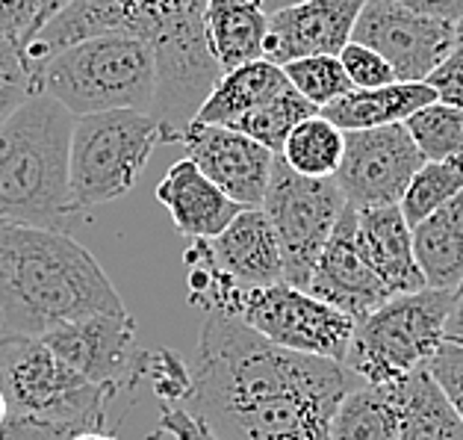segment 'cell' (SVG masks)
Masks as SVG:
<instances>
[{
  "label": "cell",
  "mask_w": 463,
  "mask_h": 440,
  "mask_svg": "<svg viewBox=\"0 0 463 440\" xmlns=\"http://www.w3.org/2000/svg\"><path fill=\"white\" fill-rule=\"evenodd\" d=\"M425 83L434 89L439 104L463 110V42L425 77Z\"/></svg>",
  "instance_id": "obj_36"
},
{
  "label": "cell",
  "mask_w": 463,
  "mask_h": 440,
  "mask_svg": "<svg viewBox=\"0 0 463 440\" xmlns=\"http://www.w3.org/2000/svg\"><path fill=\"white\" fill-rule=\"evenodd\" d=\"M345 205L348 201L334 177L298 175L284 157L275 154L272 177L260 207L278 236L287 284L307 290L313 266Z\"/></svg>",
  "instance_id": "obj_10"
},
{
  "label": "cell",
  "mask_w": 463,
  "mask_h": 440,
  "mask_svg": "<svg viewBox=\"0 0 463 440\" xmlns=\"http://www.w3.org/2000/svg\"><path fill=\"white\" fill-rule=\"evenodd\" d=\"M289 81L284 69L278 62L266 60H251L245 65H236L231 72H222L219 83L213 86V92L201 104L195 121L204 124H233L245 112H254L269 100H275L280 92H287Z\"/></svg>",
  "instance_id": "obj_21"
},
{
  "label": "cell",
  "mask_w": 463,
  "mask_h": 440,
  "mask_svg": "<svg viewBox=\"0 0 463 440\" xmlns=\"http://www.w3.org/2000/svg\"><path fill=\"white\" fill-rule=\"evenodd\" d=\"M160 142V128L148 112L112 110L77 116L69 151L71 213L128 196Z\"/></svg>",
  "instance_id": "obj_8"
},
{
  "label": "cell",
  "mask_w": 463,
  "mask_h": 440,
  "mask_svg": "<svg viewBox=\"0 0 463 440\" xmlns=\"http://www.w3.org/2000/svg\"><path fill=\"white\" fill-rule=\"evenodd\" d=\"M124 311L104 266L71 234L0 222V334L42 337L92 313Z\"/></svg>",
  "instance_id": "obj_3"
},
{
  "label": "cell",
  "mask_w": 463,
  "mask_h": 440,
  "mask_svg": "<svg viewBox=\"0 0 463 440\" xmlns=\"http://www.w3.org/2000/svg\"><path fill=\"white\" fill-rule=\"evenodd\" d=\"M413 254L431 290L463 284V193L413 225Z\"/></svg>",
  "instance_id": "obj_22"
},
{
  "label": "cell",
  "mask_w": 463,
  "mask_h": 440,
  "mask_svg": "<svg viewBox=\"0 0 463 440\" xmlns=\"http://www.w3.org/2000/svg\"><path fill=\"white\" fill-rule=\"evenodd\" d=\"M390 4H399V6L413 9V13H422V15L455 21V24L463 21V0H390Z\"/></svg>",
  "instance_id": "obj_39"
},
{
  "label": "cell",
  "mask_w": 463,
  "mask_h": 440,
  "mask_svg": "<svg viewBox=\"0 0 463 440\" xmlns=\"http://www.w3.org/2000/svg\"><path fill=\"white\" fill-rule=\"evenodd\" d=\"M71 4V0H42V6H39V15H36V24H33V33H30V39L33 36H36V33L44 27V24H48V21L56 15V13H60V9H65V6H69ZM27 39V42H30ZM24 42V44H27Z\"/></svg>",
  "instance_id": "obj_41"
},
{
  "label": "cell",
  "mask_w": 463,
  "mask_h": 440,
  "mask_svg": "<svg viewBox=\"0 0 463 440\" xmlns=\"http://www.w3.org/2000/svg\"><path fill=\"white\" fill-rule=\"evenodd\" d=\"M80 432V426L42 420V416L27 414H6L0 420V440H71Z\"/></svg>",
  "instance_id": "obj_35"
},
{
  "label": "cell",
  "mask_w": 463,
  "mask_h": 440,
  "mask_svg": "<svg viewBox=\"0 0 463 440\" xmlns=\"http://www.w3.org/2000/svg\"><path fill=\"white\" fill-rule=\"evenodd\" d=\"M307 292L340 308L354 322L392 299L390 290L381 284V278L372 273L366 257L360 254L357 210L352 205H345L343 216L336 219L331 236H327L319 261L310 273Z\"/></svg>",
  "instance_id": "obj_15"
},
{
  "label": "cell",
  "mask_w": 463,
  "mask_h": 440,
  "mask_svg": "<svg viewBox=\"0 0 463 440\" xmlns=\"http://www.w3.org/2000/svg\"><path fill=\"white\" fill-rule=\"evenodd\" d=\"M357 210V207H354ZM357 245L366 257L372 273L390 290V296L425 290V278L420 273L413 254V228L404 219L399 205L383 207H360L357 210Z\"/></svg>",
  "instance_id": "obj_18"
},
{
  "label": "cell",
  "mask_w": 463,
  "mask_h": 440,
  "mask_svg": "<svg viewBox=\"0 0 463 440\" xmlns=\"http://www.w3.org/2000/svg\"><path fill=\"white\" fill-rule=\"evenodd\" d=\"M204 30L219 69L231 72L263 56L269 13L260 0H207Z\"/></svg>",
  "instance_id": "obj_20"
},
{
  "label": "cell",
  "mask_w": 463,
  "mask_h": 440,
  "mask_svg": "<svg viewBox=\"0 0 463 440\" xmlns=\"http://www.w3.org/2000/svg\"><path fill=\"white\" fill-rule=\"evenodd\" d=\"M460 290H463V284H460Z\"/></svg>",
  "instance_id": "obj_46"
},
{
  "label": "cell",
  "mask_w": 463,
  "mask_h": 440,
  "mask_svg": "<svg viewBox=\"0 0 463 440\" xmlns=\"http://www.w3.org/2000/svg\"><path fill=\"white\" fill-rule=\"evenodd\" d=\"M292 4H298V0H292Z\"/></svg>",
  "instance_id": "obj_45"
},
{
  "label": "cell",
  "mask_w": 463,
  "mask_h": 440,
  "mask_svg": "<svg viewBox=\"0 0 463 440\" xmlns=\"http://www.w3.org/2000/svg\"><path fill=\"white\" fill-rule=\"evenodd\" d=\"M207 0H71L27 44H21L30 77L56 51L83 39L124 33L151 44L156 92L148 116L163 142H180L201 104L219 83L222 69L204 30Z\"/></svg>",
  "instance_id": "obj_2"
},
{
  "label": "cell",
  "mask_w": 463,
  "mask_h": 440,
  "mask_svg": "<svg viewBox=\"0 0 463 440\" xmlns=\"http://www.w3.org/2000/svg\"><path fill=\"white\" fill-rule=\"evenodd\" d=\"M71 440H118L116 435H109L107 428H95V432H80V435H74Z\"/></svg>",
  "instance_id": "obj_42"
},
{
  "label": "cell",
  "mask_w": 463,
  "mask_h": 440,
  "mask_svg": "<svg viewBox=\"0 0 463 440\" xmlns=\"http://www.w3.org/2000/svg\"><path fill=\"white\" fill-rule=\"evenodd\" d=\"M352 39L378 51L399 83H425V77L460 44V24L413 13L390 0H366Z\"/></svg>",
  "instance_id": "obj_12"
},
{
  "label": "cell",
  "mask_w": 463,
  "mask_h": 440,
  "mask_svg": "<svg viewBox=\"0 0 463 440\" xmlns=\"http://www.w3.org/2000/svg\"><path fill=\"white\" fill-rule=\"evenodd\" d=\"M71 112L44 92L0 124V222L60 228L71 216Z\"/></svg>",
  "instance_id": "obj_4"
},
{
  "label": "cell",
  "mask_w": 463,
  "mask_h": 440,
  "mask_svg": "<svg viewBox=\"0 0 463 440\" xmlns=\"http://www.w3.org/2000/svg\"><path fill=\"white\" fill-rule=\"evenodd\" d=\"M399 440H463V423L425 367L402 381Z\"/></svg>",
  "instance_id": "obj_25"
},
{
  "label": "cell",
  "mask_w": 463,
  "mask_h": 440,
  "mask_svg": "<svg viewBox=\"0 0 463 440\" xmlns=\"http://www.w3.org/2000/svg\"><path fill=\"white\" fill-rule=\"evenodd\" d=\"M33 92L56 98L74 119L112 110L151 112L156 92L154 51L124 33L83 39L56 51L33 72Z\"/></svg>",
  "instance_id": "obj_6"
},
{
  "label": "cell",
  "mask_w": 463,
  "mask_h": 440,
  "mask_svg": "<svg viewBox=\"0 0 463 440\" xmlns=\"http://www.w3.org/2000/svg\"><path fill=\"white\" fill-rule=\"evenodd\" d=\"M44 346L80 372L92 385L104 387L112 399L145 381V355L137 340V320L124 313H92V317L56 325L42 334Z\"/></svg>",
  "instance_id": "obj_11"
},
{
  "label": "cell",
  "mask_w": 463,
  "mask_h": 440,
  "mask_svg": "<svg viewBox=\"0 0 463 440\" xmlns=\"http://www.w3.org/2000/svg\"><path fill=\"white\" fill-rule=\"evenodd\" d=\"M458 290H416L392 296L354 322L343 364L360 381L390 385L428 364L443 343L446 317Z\"/></svg>",
  "instance_id": "obj_7"
},
{
  "label": "cell",
  "mask_w": 463,
  "mask_h": 440,
  "mask_svg": "<svg viewBox=\"0 0 463 440\" xmlns=\"http://www.w3.org/2000/svg\"><path fill=\"white\" fill-rule=\"evenodd\" d=\"M402 381H360L348 390L331 416V440H399L404 402Z\"/></svg>",
  "instance_id": "obj_24"
},
{
  "label": "cell",
  "mask_w": 463,
  "mask_h": 440,
  "mask_svg": "<svg viewBox=\"0 0 463 440\" xmlns=\"http://www.w3.org/2000/svg\"><path fill=\"white\" fill-rule=\"evenodd\" d=\"M336 56H340L343 69H345L348 81H352L354 89H378V86L395 83V74L390 69V62L383 60L378 51H372L369 44H360L352 39Z\"/></svg>",
  "instance_id": "obj_33"
},
{
  "label": "cell",
  "mask_w": 463,
  "mask_h": 440,
  "mask_svg": "<svg viewBox=\"0 0 463 440\" xmlns=\"http://www.w3.org/2000/svg\"><path fill=\"white\" fill-rule=\"evenodd\" d=\"M6 416V402H4V397H0V420Z\"/></svg>",
  "instance_id": "obj_43"
},
{
  "label": "cell",
  "mask_w": 463,
  "mask_h": 440,
  "mask_svg": "<svg viewBox=\"0 0 463 440\" xmlns=\"http://www.w3.org/2000/svg\"><path fill=\"white\" fill-rule=\"evenodd\" d=\"M437 95L428 83H390L378 89H352L331 100L319 112L340 130H369L383 124H399L416 110L434 104Z\"/></svg>",
  "instance_id": "obj_23"
},
{
  "label": "cell",
  "mask_w": 463,
  "mask_h": 440,
  "mask_svg": "<svg viewBox=\"0 0 463 440\" xmlns=\"http://www.w3.org/2000/svg\"><path fill=\"white\" fill-rule=\"evenodd\" d=\"M316 112L319 110L289 86L287 92H280L275 100H269V104H263L254 112H245V116H240L233 124H228V128L240 130V133H245V137L257 139L260 145H266L269 151L280 154L292 128L307 116H316Z\"/></svg>",
  "instance_id": "obj_28"
},
{
  "label": "cell",
  "mask_w": 463,
  "mask_h": 440,
  "mask_svg": "<svg viewBox=\"0 0 463 440\" xmlns=\"http://www.w3.org/2000/svg\"><path fill=\"white\" fill-rule=\"evenodd\" d=\"M460 193H463V157H458V160H425L411 177L399 207L413 228L416 222L431 216L434 210L449 205Z\"/></svg>",
  "instance_id": "obj_27"
},
{
  "label": "cell",
  "mask_w": 463,
  "mask_h": 440,
  "mask_svg": "<svg viewBox=\"0 0 463 440\" xmlns=\"http://www.w3.org/2000/svg\"><path fill=\"white\" fill-rule=\"evenodd\" d=\"M192 301L204 313L240 320L263 340L316 358L345 360L354 320L340 308L287 281L269 287H242L213 269L198 252H186Z\"/></svg>",
  "instance_id": "obj_5"
},
{
  "label": "cell",
  "mask_w": 463,
  "mask_h": 440,
  "mask_svg": "<svg viewBox=\"0 0 463 440\" xmlns=\"http://www.w3.org/2000/svg\"><path fill=\"white\" fill-rule=\"evenodd\" d=\"M443 343H458V346H463V290H458L455 304H451V311H449V317H446Z\"/></svg>",
  "instance_id": "obj_40"
},
{
  "label": "cell",
  "mask_w": 463,
  "mask_h": 440,
  "mask_svg": "<svg viewBox=\"0 0 463 440\" xmlns=\"http://www.w3.org/2000/svg\"><path fill=\"white\" fill-rule=\"evenodd\" d=\"M180 145L186 148L189 160L240 207L263 205L275 151L233 128L204 121H192L180 133Z\"/></svg>",
  "instance_id": "obj_14"
},
{
  "label": "cell",
  "mask_w": 463,
  "mask_h": 440,
  "mask_svg": "<svg viewBox=\"0 0 463 440\" xmlns=\"http://www.w3.org/2000/svg\"><path fill=\"white\" fill-rule=\"evenodd\" d=\"M192 252L242 287H269L284 281V257L263 207H242L213 240H192Z\"/></svg>",
  "instance_id": "obj_17"
},
{
  "label": "cell",
  "mask_w": 463,
  "mask_h": 440,
  "mask_svg": "<svg viewBox=\"0 0 463 440\" xmlns=\"http://www.w3.org/2000/svg\"><path fill=\"white\" fill-rule=\"evenodd\" d=\"M42 0H0V36L13 39L18 48L30 39Z\"/></svg>",
  "instance_id": "obj_37"
},
{
  "label": "cell",
  "mask_w": 463,
  "mask_h": 440,
  "mask_svg": "<svg viewBox=\"0 0 463 440\" xmlns=\"http://www.w3.org/2000/svg\"><path fill=\"white\" fill-rule=\"evenodd\" d=\"M287 74L289 86L298 95H304L316 110L327 107L331 100L343 98L345 92H352V81L343 69L340 56L334 53H316V56H298L280 65Z\"/></svg>",
  "instance_id": "obj_30"
},
{
  "label": "cell",
  "mask_w": 463,
  "mask_h": 440,
  "mask_svg": "<svg viewBox=\"0 0 463 440\" xmlns=\"http://www.w3.org/2000/svg\"><path fill=\"white\" fill-rule=\"evenodd\" d=\"M160 435H168L175 440H216L195 414H189L180 405H163L160 408Z\"/></svg>",
  "instance_id": "obj_38"
},
{
  "label": "cell",
  "mask_w": 463,
  "mask_h": 440,
  "mask_svg": "<svg viewBox=\"0 0 463 440\" xmlns=\"http://www.w3.org/2000/svg\"><path fill=\"white\" fill-rule=\"evenodd\" d=\"M345 148L336 168V187L352 207L399 205L425 157L404 124H383L369 130H343Z\"/></svg>",
  "instance_id": "obj_13"
},
{
  "label": "cell",
  "mask_w": 463,
  "mask_h": 440,
  "mask_svg": "<svg viewBox=\"0 0 463 440\" xmlns=\"http://www.w3.org/2000/svg\"><path fill=\"white\" fill-rule=\"evenodd\" d=\"M0 397L6 414L71 423L83 432L107 428L112 397L62 364L42 337L0 334Z\"/></svg>",
  "instance_id": "obj_9"
},
{
  "label": "cell",
  "mask_w": 463,
  "mask_h": 440,
  "mask_svg": "<svg viewBox=\"0 0 463 440\" xmlns=\"http://www.w3.org/2000/svg\"><path fill=\"white\" fill-rule=\"evenodd\" d=\"M156 201L168 210L177 234L189 236V240H213L242 210L189 157L177 160L163 175L156 184Z\"/></svg>",
  "instance_id": "obj_19"
},
{
  "label": "cell",
  "mask_w": 463,
  "mask_h": 440,
  "mask_svg": "<svg viewBox=\"0 0 463 440\" xmlns=\"http://www.w3.org/2000/svg\"><path fill=\"white\" fill-rule=\"evenodd\" d=\"M460 42H463V21H460Z\"/></svg>",
  "instance_id": "obj_44"
},
{
  "label": "cell",
  "mask_w": 463,
  "mask_h": 440,
  "mask_svg": "<svg viewBox=\"0 0 463 440\" xmlns=\"http://www.w3.org/2000/svg\"><path fill=\"white\" fill-rule=\"evenodd\" d=\"M33 92V77L13 39L0 36V124L24 104Z\"/></svg>",
  "instance_id": "obj_32"
},
{
  "label": "cell",
  "mask_w": 463,
  "mask_h": 440,
  "mask_svg": "<svg viewBox=\"0 0 463 440\" xmlns=\"http://www.w3.org/2000/svg\"><path fill=\"white\" fill-rule=\"evenodd\" d=\"M366 0H298L269 15L263 56L284 65L298 56L340 53L352 42Z\"/></svg>",
  "instance_id": "obj_16"
},
{
  "label": "cell",
  "mask_w": 463,
  "mask_h": 440,
  "mask_svg": "<svg viewBox=\"0 0 463 440\" xmlns=\"http://www.w3.org/2000/svg\"><path fill=\"white\" fill-rule=\"evenodd\" d=\"M145 381H151L154 393L163 405H177L192 397V367L172 349H148L145 355Z\"/></svg>",
  "instance_id": "obj_31"
},
{
  "label": "cell",
  "mask_w": 463,
  "mask_h": 440,
  "mask_svg": "<svg viewBox=\"0 0 463 440\" xmlns=\"http://www.w3.org/2000/svg\"><path fill=\"white\" fill-rule=\"evenodd\" d=\"M425 160H458L463 157V110L428 104L402 121Z\"/></svg>",
  "instance_id": "obj_29"
},
{
  "label": "cell",
  "mask_w": 463,
  "mask_h": 440,
  "mask_svg": "<svg viewBox=\"0 0 463 440\" xmlns=\"http://www.w3.org/2000/svg\"><path fill=\"white\" fill-rule=\"evenodd\" d=\"M343 148L345 133L334 121H327L322 112H316V116H307L292 128L284 148H280V157L298 175L334 177L343 160Z\"/></svg>",
  "instance_id": "obj_26"
},
{
  "label": "cell",
  "mask_w": 463,
  "mask_h": 440,
  "mask_svg": "<svg viewBox=\"0 0 463 440\" xmlns=\"http://www.w3.org/2000/svg\"><path fill=\"white\" fill-rule=\"evenodd\" d=\"M357 385L343 360L289 352L204 313L186 411L216 440H331L336 405Z\"/></svg>",
  "instance_id": "obj_1"
},
{
  "label": "cell",
  "mask_w": 463,
  "mask_h": 440,
  "mask_svg": "<svg viewBox=\"0 0 463 440\" xmlns=\"http://www.w3.org/2000/svg\"><path fill=\"white\" fill-rule=\"evenodd\" d=\"M425 369L431 372V378L446 393L449 405L463 423V346L458 343H439L437 352L428 358Z\"/></svg>",
  "instance_id": "obj_34"
}]
</instances>
